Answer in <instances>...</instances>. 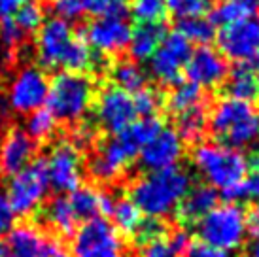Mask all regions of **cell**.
Returning a JSON list of instances; mask_svg holds the SVG:
<instances>
[{
    "instance_id": "60d3db41",
    "label": "cell",
    "mask_w": 259,
    "mask_h": 257,
    "mask_svg": "<svg viewBox=\"0 0 259 257\" xmlns=\"http://www.w3.org/2000/svg\"><path fill=\"white\" fill-rule=\"evenodd\" d=\"M187 257H231V253L218 250V248H212L208 244L197 242L187 248Z\"/></svg>"
},
{
    "instance_id": "4316f807",
    "label": "cell",
    "mask_w": 259,
    "mask_h": 257,
    "mask_svg": "<svg viewBox=\"0 0 259 257\" xmlns=\"http://www.w3.org/2000/svg\"><path fill=\"white\" fill-rule=\"evenodd\" d=\"M206 108L204 104H199V106H193L189 110H184L180 114H176V127H178V135H180L182 140H187V142H197L202 136L204 128H206Z\"/></svg>"
},
{
    "instance_id": "d6986e66",
    "label": "cell",
    "mask_w": 259,
    "mask_h": 257,
    "mask_svg": "<svg viewBox=\"0 0 259 257\" xmlns=\"http://www.w3.org/2000/svg\"><path fill=\"white\" fill-rule=\"evenodd\" d=\"M186 74L189 78V83L197 87H218L227 79L229 68L227 61L212 50L208 46H201L199 50L191 51V57L186 64Z\"/></svg>"
},
{
    "instance_id": "30bf717a",
    "label": "cell",
    "mask_w": 259,
    "mask_h": 257,
    "mask_svg": "<svg viewBox=\"0 0 259 257\" xmlns=\"http://www.w3.org/2000/svg\"><path fill=\"white\" fill-rule=\"evenodd\" d=\"M44 164H46L50 187H53L55 191H74L81 184V176H83L81 151L68 140L53 144L48 157H44Z\"/></svg>"
},
{
    "instance_id": "7dc6e473",
    "label": "cell",
    "mask_w": 259,
    "mask_h": 257,
    "mask_svg": "<svg viewBox=\"0 0 259 257\" xmlns=\"http://www.w3.org/2000/svg\"><path fill=\"white\" fill-rule=\"evenodd\" d=\"M240 2H246V4H252L253 6V2H257V0H240Z\"/></svg>"
},
{
    "instance_id": "ffe728a7",
    "label": "cell",
    "mask_w": 259,
    "mask_h": 257,
    "mask_svg": "<svg viewBox=\"0 0 259 257\" xmlns=\"http://www.w3.org/2000/svg\"><path fill=\"white\" fill-rule=\"evenodd\" d=\"M70 208H72L76 220H95L99 214H112L115 200L112 199V195L104 191H97L93 187H81L70 191L68 197Z\"/></svg>"
},
{
    "instance_id": "484cf974",
    "label": "cell",
    "mask_w": 259,
    "mask_h": 257,
    "mask_svg": "<svg viewBox=\"0 0 259 257\" xmlns=\"http://www.w3.org/2000/svg\"><path fill=\"white\" fill-rule=\"evenodd\" d=\"M110 76L115 87H119L129 95L138 93L146 87V72L135 61H117L110 68Z\"/></svg>"
},
{
    "instance_id": "cb8c5ba5",
    "label": "cell",
    "mask_w": 259,
    "mask_h": 257,
    "mask_svg": "<svg viewBox=\"0 0 259 257\" xmlns=\"http://www.w3.org/2000/svg\"><path fill=\"white\" fill-rule=\"evenodd\" d=\"M225 89L231 95V99L238 100H252L257 97V74L252 64L240 63L237 68L227 74Z\"/></svg>"
},
{
    "instance_id": "6da1fadb",
    "label": "cell",
    "mask_w": 259,
    "mask_h": 257,
    "mask_svg": "<svg viewBox=\"0 0 259 257\" xmlns=\"http://www.w3.org/2000/svg\"><path fill=\"white\" fill-rule=\"evenodd\" d=\"M161 128L163 125L159 119L144 117L123 128L121 133H115L106 142H102L93 157L89 159V174L97 182L117 180Z\"/></svg>"
},
{
    "instance_id": "ab89813d",
    "label": "cell",
    "mask_w": 259,
    "mask_h": 257,
    "mask_svg": "<svg viewBox=\"0 0 259 257\" xmlns=\"http://www.w3.org/2000/svg\"><path fill=\"white\" fill-rule=\"evenodd\" d=\"M15 225V212L12 204H10V199H8L6 191L0 187V235H6L10 233Z\"/></svg>"
},
{
    "instance_id": "681fc988",
    "label": "cell",
    "mask_w": 259,
    "mask_h": 257,
    "mask_svg": "<svg viewBox=\"0 0 259 257\" xmlns=\"http://www.w3.org/2000/svg\"><path fill=\"white\" fill-rule=\"evenodd\" d=\"M0 251H2V248H0Z\"/></svg>"
},
{
    "instance_id": "7a4b0ae2",
    "label": "cell",
    "mask_w": 259,
    "mask_h": 257,
    "mask_svg": "<svg viewBox=\"0 0 259 257\" xmlns=\"http://www.w3.org/2000/svg\"><path fill=\"white\" fill-rule=\"evenodd\" d=\"M193 164L210 187L220 189L227 200L246 197L248 161L238 150L223 144H201L193 151Z\"/></svg>"
},
{
    "instance_id": "5bb4252c",
    "label": "cell",
    "mask_w": 259,
    "mask_h": 257,
    "mask_svg": "<svg viewBox=\"0 0 259 257\" xmlns=\"http://www.w3.org/2000/svg\"><path fill=\"white\" fill-rule=\"evenodd\" d=\"M76 38L70 23L51 17L42 23L36 36V57L38 63L46 68H57L63 64L66 51Z\"/></svg>"
},
{
    "instance_id": "4fadbf2b",
    "label": "cell",
    "mask_w": 259,
    "mask_h": 257,
    "mask_svg": "<svg viewBox=\"0 0 259 257\" xmlns=\"http://www.w3.org/2000/svg\"><path fill=\"white\" fill-rule=\"evenodd\" d=\"M8 257H66L63 244L34 225H17L8 233Z\"/></svg>"
},
{
    "instance_id": "ee69618b",
    "label": "cell",
    "mask_w": 259,
    "mask_h": 257,
    "mask_svg": "<svg viewBox=\"0 0 259 257\" xmlns=\"http://www.w3.org/2000/svg\"><path fill=\"white\" fill-rule=\"evenodd\" d=\"M246 255H248V257H259V231H255V233H253L252 240L248 242Z\"/></svg>"
},
{
    "instance_id": "bcb514c9",
    "label": "cell",
    "mask_w": 259,
    "mask_h": 257,
    "mask_svg": "<svg viewBox=\"0 0 259 257\" xmlns=\"http://www.w3.org/2000/svg\"><path fill=\"white\" fill-rule=\"evenodd\" d=\"M252 66H253V70H255V74H257V95H259V57H255L252 61Z\"/></svg>"
},
{
    "instance_id": "7bdbcfd3",
    "label": "cell",
    "mask_w": 259,
    "mask_h": 257,
    "mask_svg": "<svg viewBox=\"0 0 259 257\" xmlns=\"http://www.w3.org/2000/svg\"><path fill=\"white\" fill-rule=\"evenodd\" d=\"M27 0H0V19L14 17L15 12L25 4Z\"/></svg>"
},
{
    "instance_id": "e0dca14e",
    "label": "cell",
    "mask_w": 259,
    "mask_h": 257,
    "mask_svg": "<svg viewBox=\"0 0 259 257\" xmlns=\"http://www.w3.org/2000/svg\"><path fill=\"white\" fill-rule=\"evenodd\" d=\"M184 155V140L174 128H161L140 150V164L150 172L174 168Z\"/></svg>"
},
{
    "instance_id": "3957f363",
    "label": "cell",
    "mask_w": 259,
    "mask_h": 257,
    "mask_svg": "<svg viewBox=\"0 0 259 257\" xmlns=\"http://www.w3.org/2000/svg\"><path fill=\"white\" fill-rule=\"evenodd\" d=\"M191 189V174L184 168L150 172L131 186V200L153 220L172 214Z\"/></svg>"
},
{
    "instance_id": "e575fe53",
    "label": "cell",
    "mask_w": 259,
    "mask_h": 257,
    "mask_svg": "<svg viewBox=\"0 0 259 257\" xmlns=\"http://www.w3.org/2000/svg\"><path fill=\"white\" fill-rule=\"evenodd\" d=\"M14 19H15V23L19 25V29L29 36V34H32V32H36V30L42 27L44 10L40 4H36V2H29V0H27L21 8L15 12Z\"/></svg>"
},
{
    "instance_id": "f6af8a7d",
    "label": "cell",
    "mask_w": 259,
    "mask_h": 257,
    "mask_svg": "<svg viewBox=\"0 0 259 257\" xmlns=\"http://www.w3.org/2000/svg\"><path fill=\"white\" fill-rule=\"evenodd\" d=\"M248 225L252 227V233L259 231V206L253 210L252 214H250V222H248Z\"/></svg>"
},
{
    "instance_id": "8992f818",
    "label": "cell",
    "mask_w": 259,
    "mask_h": 257,
    "mask_svg": "<svg viewBox=\"0 0 259 257\" xmlns=\"http://www.w3.org/2000/svg\"><path fill=\"white\" fill-rule=\"evenodd\" d=\"M246 233H248V218L244 210L235 202L216 206L197 223V235L201 242L223 251L240 248Z\"/></svg>"
},
{
    "instance_id": "277c9868",
    "label": "cell",
    "mask_w": 259,
    "mask_h": 257,
    "mask_svg": "<svg viewBox=\"0 0 259 257\" xmlns=\"http://www.w3.org/2000/svg\"><path fill=\"white\" fill-rule=\"evenodd\" d=\"M208 121L214 138L227 148L244 150L259 140V110L250 100H220Z\"/></svg>"
},
{
    "instance_id": "d590c367",
    "label": "cell",
    "mask_w": 259,
    "mask_h": 257,
    "mask_svg": "<svg viewBox=\"0 0 259 257\" xmlns=\"http://www.w3.org/2000/svg\"><path fill=\"white\" fill-rule=\"evenodd\" d=\"M133 100H135V108H137V114L138 115H144V117H153L157 114V110L163 104V99L157 91L153 89H140L138 93L133 95Z\"/></svg>"
},
{
    "instance_id": "9c48e42d",
    "label": "cell",
    "mask_w": 259,
    "mask_h": 257,
    "mask_svg": "<svg viewBox=\"0 0 259 257\" xmlns=\"http://www.w3.org/2000/svg\"><path fill=\"white\" fill-rule=\"evenodd\" d=\"M48 189L50 182L46 174V164L44 159H40L10 178L6 195L15 216H30L42 206Z\"/></svg>"
},
{
    "instance_id": "603a6c76",
    "label": "cell",
    "mask_w": 259,
    "mask_h": 257,
    "mask_svg": "<svg viewBox=\"0 0 259 257\" xmlns=\"http://www.w3.org/2000/svg\"><path fill=\"white\" fill-rule=\"evenodd\" d=\"M189 248V236L186 231H174L161 235L142 244L140 257H182Z\"/></svg>"
},
{
    "instance_id": "7c38bea8",
    "label": "cell",
    "mask_w": 259,
    "mask_h": 257,
    "mask_svg": "<svg viewBox=\"0 0 259 257\" xmlns=\"http://www.w3.org/2000/svg\"><path fill=\"white\" fill-rule=\"evenodd\" d=\"M95 115H97V123L106 133L115 135L133 125L138 114L133 95L125 93L119 87L110 85L104 87L99 95L95 104Z\"/></svg>"
},
{
    "instance_id": "b9f144b4",
    "label": "cell",
    "mask_w": 259,
    "mask_h": 257,
    "mask_svg": "<svg viewBox=\"0 0 259 257\" xmlns=\"http://www.w3.org/2000/svg\"><path fill=\"white\" fill-rule=\"evenodd\" d=\"M246 195L252 197L259 206V155L253 157L252 174H250V178L246 180Z\"/></svg>"
},
{
    "instance_id": "4dcf8cb0",
    "label": "cell",
    "mask_w": 259,
    "mask_h": 257,
    "mask_svg": "<svg viewBox=\"0 0 259 257\" xmlns=\"http://www.w3.org/2000/svg\"><path fill=\"white\" fill-rule=\"evenodd\" d=\"M57 127V119L51 115L50 110H36L29 114L27 123H25V133L34 140V142H44L50 140Z\"/></svg>"
},
{
    "instance_id": "ba28073f",
    "label": "cell",
    "mask_w": 259,
    "mask_h": 257,
    "mask_svg": "<svg viewBox=\"0 0 259 257\" xmlns=\"http://www.w3.org/2000/svg\"><path fill=\"white\" fill-rule=\"evenodd\" d=\"M50 93L48 74L34 64H25L14 74L8 85L6 102L15 114L29 115L46 104Z\"/></svg>"
},
{
    "instance_id": "d4e9b609",
    "label": "cell",
    "mask_w": 259,
    "mask_h": 257,
    "mask_svg": "<svg viewBox=\"0 0 259 257\" xmlns=\"http://www.w3.org/2000/svg\"><path fill=\"white\" fill-rule=\"evenodd\" d=\"M42 220L51 229H55L57 233H63V235L74 233V227L78 222L70 208L68 197H61V195L48 202V206L44 208L42 212Z\"/></svg>"
},
{
    "instance_id": "1f68e13d",
    "label": "cell",
    "mask_w": 259,
    "mask_h": 257,
    "mask_svg": "<svg viewBox=\"0 0 259 257\" xmlns=\"http://www.w3.org/2000/svg\"><path fill=\"white\" fill-rule=\"evenodd\" d=\"M199 104H204L202 89L193 85V83H180L168 95V108L174 114H180L184 110H189V108L199 106Z\"/></svg>"
},
{
    "instance_id": "ac0fdd59",
    "label": "cell",
    "mask_w": 259,
    "mask_h": 257,
    "mask_svg": "<svg viewBox=\"0 0 259 257\" xmlns=\"http://www.w3.org/2000/svg\"><path fill=\"white\" fill-rule=\"evenodd\" d=\"M36 155V142L30 138L25 128H8L0 138V174L14 176L32 164Z\"/></svg>"
},
{
    "instance_id": "d6a6232c",
    "label": "cell",
    "mask_w": 259,
    "mask_h": 257,
    "mask_svg": "<svg viewBox=\"0 0 259 257\" xmlns=\"http://www.w3.org/2000/svg\"><path fill=\"white\" fill-rule=\"evenodd\" d=\"M187 42L201 44L206 46L208 42L214 40V25L202 17H195V19H180L178 21V30Z\"/></svg>"
},
{
    "instance_id": "52a82bcc",
    "label": "cell",
    "mask_w": 259,
    "mask_h": 257,
    "mask_svg": "<svg viewBox=\"0 0 259 257\" xmlns=\"http://www.w3.org/2000/svg\"><path fill=\"white\" fill-rule=\"evenodd\" d=\"M70 251L72 257H123L125 246L112 223L95 218L74 231Z\"/></svg>"
},
{
    "instance_id": "836d02e7",
    "label": "cell",
    "mask_w": 259,
    "mask_h": 257,
    "mask_svg": "<svg viewBox=\"0 0 259 257\" xmlns=\"http://www.w3.org/2000/svg\"><path fill=\"white\" fill-rule=\"evenodd\" d=\"M168 12L178 19H195L202 17L214 8V0H166Z\"/></svg>"
},
{
    "instance_id": "8fae6325",
    "label": "cell",
    "mask_w": 259,
    "mask_h": 257,
    "mask_svg": "<svg viewBox=\"0 0 259 257\" xmlns=\"http://www.w3.org/2000/svg\"><path fill=\"white\" fill-rule=\"evenodd\" d=\"M189 57H191V44L180 32L165 36V40L150 59L151 76L163 85H176L180 83L182 72L186 68Z\"/></svg>"
},
{
    "instance_id": "7402d4cb",
    "label": "cell",
    "mask_w": 259,
    "mask_h": 257,
    "mask_svg": "<svg viewBox=\"0 0 259 257\" xmlns=\"http://www.w3.org/2000/svg\"><path fill=\"white\" fill-rule=\"evenodd\" d=\"M166 30L163 23L157 25H138L137 29L131 32L129 51L131 57L137 61H150L151 55L157 51L161 42L165 40Z\"/></svg>"
},
{
    "instance_id": "44dd1931",
    "label": "cell",
    "mask_w": 259,
    "mask_h": 257,
    "mask_svg": "<svg viewBox=\"0 0 259 257\" xmlns=\"http://www.w3.org/2000/svg\"><path fill=\"white\" fill-rule=\"evenodd\" d=\"M220 195L214 187L210 186H197L191 187L184 200L180 202L178 210V220L184 225H197L210 210L218 206Z\"/></svg>"
},
{
    "instance_id": "f546056e",
    "label": "cell",
    "mask_w": 259,
    "mask_h": 257,
    "mask_svg": "<svg viewBox=\"0 0 259 257\" xmlns=\"http://www.w3.org/2000/svg\"><path fill=\"white\" fill-rule=\"evenodd\" d=\"M131 14L140 25H157L168 14L166 0H131Z\"/></svg>"
},
{
    "instance_id": "f35d334b",
    "label": "cell",
    "mask_w": 259,
    "mask_h": 257,
    "mask_svg": "<svg viewBox=\"0 0 259 257\" xmlns=\"http://www.w3.org/2000/svg\"><path fill=\"white\" fill-rule=\"evenodd\" d=\"M95 138H97V131H95L93 125H89V123H78V125L72 128V136H70L68 142L74 144V146L81 151V150H85V148H91L95 142Z\"/></svg>"
},
{
    "instance_id": "9a60e30c",
    "label": "cell",
    "mask_w": 259,
    "mask_h": 257,
    "mask_svg": "<svg viewBox=\"0 0 259 257\" xmlns=\"http://www.w3.org/2000/svg\"><path fill=\"white\" fill-rule=\"evenodd\" d=\"M133 29L123 17H97L87 23L83 36L91 50L102 55H114L129 48Z\"/></svg>"
},
{
    "instance_id": "2e32d148",
    "label": "cell",
    "mask_w": 259,
    "mask_h": 257,
    "mask_svg": "<svg viewBox=\"0 0 259 257\" xmlns=\"http://www.w3.org/2000/svg\"><path fill=\"white\" fill-rule=\"evenodd\" d=\"M218 44L225 57L238 63H250L259 57V21L250 17L229 27H222Z\"/></svg>"
},
{
    "instance_id": "5b68a950",
    "label": "cell",
    "mask_w": 259,
    "mask_h": 257,
    "mask_svg": "<svg viewBox=\"0 0 259 257\" xmlns=\"http://www.w3.org/2000/svg\"><path fill=\"white\" fill-rule=\"evenodd\" d=\"M95 83L85 72H61L50 83L48 110L57 121L79 123L91 110Z\"/></svg>"
},
{
    "instance_id": "74e56055",
    "label": "cell",
    "mask_w": 259,
    "mask_h": 257,
    "mask_svg": "<svg viewBox=\"0 0 259 257\" xmlns=\"http://www.w3.org/2000/svg\"><path fill=\"white\" fill-rule=\"evenodd\" d=\"M50 8L57 19H63L66 23L78 21L79 17L85 15L81 0H50Z\"/></svg>"
},
{
    "instance_id": "c3c4849f",
    "label": "cell",
    "mask_w": 259,
    "mask_h": 257,
    "mask_svg": "<svg viewBox=\"0 0 259 257\" xmlns=\"http://www.w3.org/2000/svg\"><path fill=\"white\" fill-rule=\"evenodd\" d=\"M2 257H8V255H2Z\"/></svg>"
},
{
    "instance_id": "8d00e7d4",
    "label": "cell",
    "mask_w": 259,
    "mask_h": 257,
    "mask_svg": "<svg viewBox=\"0 0 259 257\" xmlns=\"http://www.w3.org/2000/svg\"><path fill=\"white\" fill-rule=\"evenodd\" d=\"M27 34L19 29V25L15 23L14 17H6L0 19V46L6 51L15 50L17 46H21L25 42Z\"/></svg>"
},
{
    "instance_id": "f1b7e54d",
    "label": "cell",
    "mask_w": 259,
    "mask_h": 257,
    "mask_svg": "<svg viewBox=\"0 0 259 257\" xmlns=\"http://www.w3.org/2000/svg\"><path fill=\"white\" fill-rule=\"evenodd\" d=\"M112 218H114V227L117 233L121 231L125 235H137V231L142 225V212L137 208V204L129 199H119L114 202L112 208Z\"/></svg>"
},
{
    "instance_id": "83f0119b",
    "label": "cell",
    "mask_w": 259,
    "mask_h": 257,
    "mask_svg": "<svg viewBox=\"0 0 259 257\" xmlns=\"http://www.w3.org/2000/svg\"><path fill=\"white\" fill-rule=\"evenodd\" d=\"M253 14L252 4H246L240 0H223L222 4L212 8V17L210 23L212 25H220V27H229L238 21L250 19Z\"/></svg>"
}]
</instances>
